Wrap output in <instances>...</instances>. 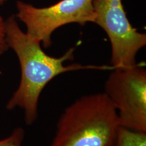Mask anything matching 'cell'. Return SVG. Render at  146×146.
Masks as SVG:
<instances>
[{"instance_id":"obj_8","label":"cell","mask_w":146,"mask_h":146,"mask_svg":"<svg viewBox=\"0 0 146 146\" xmlns=\"http://www.w3.org/2000/svg\"><path fill=\"white\" fill-rule=\"evenodd\" d=\"M6 40V27L5 21L0 15V56L5 54L9 50Z\"/></svg>"},{"instance_id":"obj_2","label":"cell","mask_w":146,"mask_h":146,"mask_svg":"<svg viewBox=\"0 0 146 146\" xmlns=\"http://www.w3.org/2000/svg\"><path fill=\"white\" fill-rule=\"evenodd\" d=\"M119 126L104 92L87 95L64 110L50 146H112Z\"/></svg>"},{"instance_id":"obj_6","label":"cell","mask_w":146,"mask_h":146,"mask_svg":"<svg viewBox=\"0 0 146 146\" xmlns=\"http://www.w3.org/2000/svg\"><path fill=\"white\" fill-rule=\"evenodd\" d=\"M112 146H146V132L133 131L119 126Z\"/></svg>"},{"instance_id":"obj_1","label":"cell","mask_w":146,"mask_h":146,"mask_svg":"<svg viewBox=\"0 0 146 146\" xmlns=\"http://www.w3.org/2000/svg\"><path fill=\"white\" fill-rule=\"evenodd\" d=\"M6 40L9 48L17 56L21 70L18 88L6 104L8 110L21 108L25 113V122L31 125L38 116V103L42 91L55 77L70 71L83 69H113L111 67L83 66L78 64L65 65L74 59V48L67 51L60 58L49 56L39 41L31 38L20 28L16 16L5 21Z\"/></svg>"},{"instance_id":"obj_4","label":"cell","mask_w":146,"mask_h":146,"mask_svg":"<svg viewBox=\"0 0 146 146\" xmlns=\"http://www.w3.org/2000/svg\"><path fill=\"white\" fill-rule=\"evenodd\" d=\"M105 82L104 93L117 111L119 125L146 132V70L136 64L113 68Z\"/></svg>"},{"instance_id":"obj_7","label":"cell","mask_w":146,"mask_h":146,"mask_svg":"<svg viewBox=\"0 0 146 146\" xmlns=\"http://www.w3.org/2000/svg\"><path fill=\"white\" fill-rule=\"evenodd\" d=\"M25 135V131L23 128H16L10 136L0 140V146H23L22 144Z\"/></svg>"},{"instance_id":"obj_9","label":"cell","mask_w":146,"mask_h":146,"mask_svg":"<svg viewBox=\"0 0 146 146\" xmlns=\"http://www.w3.org/2000/svg\"><path fill=\"white\" fill-rule=\"evenodd\" d=\"M8 0H0V5H3V3H5Z\"/></svg>"},{"instance_id":"obj_3","label":"cell","mask_w":146,"mask_h":146,"mask_svg":"<svg viewBox=\"0 0 146 146\" xmlns=\"http://www.w3.org/2000/svg\"><path fill=\"white\" fill-rule=\"evenodd\" d=\"M16 9V18L26 26V33L45 48L52 45V34L60 27L70 23L84 26L96 19L93 0H61L45 8L17 1Z\"/></svg>"},{"instance_id":"obj_5","label":"cell","mask_w":146,"mask_h":146,"mask_svg":"<svg viewBox=\"0 0 146 146\" xmlns=\"http://www.w3.org/2000/svg\"><path fill=\"white\" fill-rule=\"evenodd\" d=\"M97 24L106 32L111 44L113 68L135 66L137 53L146 45V34L139 32L128 19L123 0H93Z\"/></svg>"}]
</instances>
